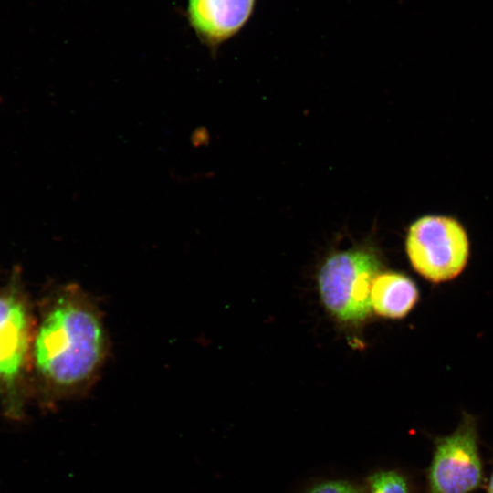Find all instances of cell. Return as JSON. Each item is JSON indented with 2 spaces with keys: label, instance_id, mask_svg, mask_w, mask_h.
Returning a JSON list of instances; mask_svg holds the SVG:
<instances>
[{
  "label": "cell",
  "instance_id": "cell-1",
  "mask_svg": "<svg viewBox=\"0 0 493 493\" xmlns=\"http://www.w3.org/2000/svg\"><path fill=\"white\" fill-rule=\"evenodd\" d=\"M99 304L78 284L58 286L38 308L30 354V387L41 405L81 398L96 383L109 354Z\"/></svg>",
  "mask_w": 493,
  "mask_h": 493
},
{
  "label": "cell",
  "instance_id": "cell-2",
  "mask_svg": "<svg viewBox=\"0 0 493 493\" xmlns=\"http://www.w3.org/2000/svg\"><path fill=\"white\" fill-rule=\"evenodd\" d=\"M37 315L18 273L0 288V403L4 415L23 420L32 396L30 354Z\"/></svg>",
  "mask_w": 493,
  "mask_h": 493
},
{
  "label": "cell",
  "instance_id": "cell-3",
  "mask_svg": "<svg viewBox=\"0 0 493 493\" xmlns=\"http://www.w3.org/2000/svg\"><path fill=\"white\" fill-rule=\"evenodd\" d=\"M381 262L368 246L328 257L319 272V289L326 309L345 322H360L372 310L371 291Z\"/></svg>",
  "mask_w": 493,
  "mask_h": 493
},
{
  "label": "cell",
  "instance_id": "cell-4",
  "mask_svg": "<svg viewBox=\"0 0 493 493\" xmlns=\"http://www.w3.org/2000/svg\"><path fill=\"white\" fill-rule=\"evenodd\" d=\"M405 248L414 269L434 283L458 276L469 256L465 228L456 218L443 215H425L414 221Z\"/></svg>",
  "mask_w": 493,
  "mask_h": 493
},
{
  "label": "cell",
  "instance_id": "cell-5",
  "mask_svg": "<svg viewBox=\"0 0 493 493\" xmlns=\"http://www.w3.org/2000/svg\"><path fill=\"white\" fill-rule=\"evenodd\" d=\"M483 479L477 423L465 413L455 431L434 440L425 493H471Z\"/></svg>",
  "mask_w": 493,
  "mask_h": 493
},
{
  "label": "cell",
  "instance_id": "cell-6",
  "mask_svg": "<svg viewBox=\"0 0 493 493\" xmlns=\"http://www.w3.org/2000/svg\"><path fill=\"white\" fill-rule=\"evenodd\" d=\"M257 0H186V18L213 54L250 19Z\"/></svg>",
  "mask_w": 493,
  "mask_h": 493
},
{
  "label": "cell",
  "instance_id": "cell-7",
  "mask_svg": "<svg viewBox=\"0 0 493 493\" xmlns=\"http://www.w3.org/2000/svg\"><path fill=\"white\" fill-rule=\"evenodd\" d=\"M419 298L414 282L398 272L379 273L373 280L371 304L374 311L385 318L401 319L414 307Z\"/></svg>",
  "mask_w": 493,
  "mask_h": 493
},
{
  "label": "cell",
  "instance_id": "cell-8",
  "mask_svg": "<svg viewBox=\"0 0 493 493\" xmlns=\"http://www.w3.org/2000/svg\"><path fill=\"white\" fill-rule=\"evenodd\" d=\"M365 493H411L407 477L396 469H383L365 479Z\"/></svg>",
  "mask_w": 493,
  "mask_h": 493
},
{
  "label": "cell",
  "instance_id": "cell-9",
  "mask_svg": "<svg viewBox=\"0 0 493 493\" xmlns=\"http://www.w3.org/2000/svg\"><path fill=\"white\" fill-rule=\"evenodd\" d=\"M306 493H365V490L344 479H330L312 486Z\"/></svg>",
  "mask_w": 493,
  "mask_h": 493
},
{
  "label": "cell",
  "instance_id": "cell-10",
  "mask_svg": "<svg viewBox=\"0 0 493 493\" xmlns=\"http://www.w3.org/2000/svg\"><path fill=\"white\" fill-rule=\"evenodd\" d=\"M487 493H493V467L487 484Z\"/></svg>",
  "mask_w": 493,
  "mask_h": 493
}]
</instances>
